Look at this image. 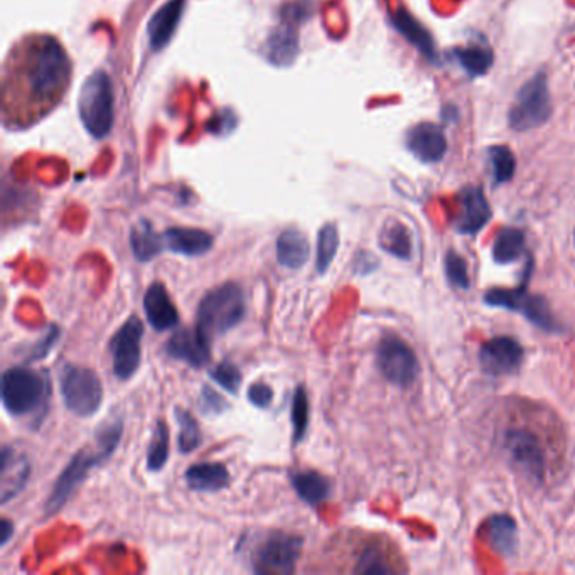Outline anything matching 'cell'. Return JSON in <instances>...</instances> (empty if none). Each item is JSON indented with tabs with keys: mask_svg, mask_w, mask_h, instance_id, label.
I'll use <instances>...</instances> for the list:
<instances>
[{
	"mask_svg": "<svg viewBox=\"0 0 575 575\" xmlns=\"http://www.w3.org/2000/svg\"><path fill=\"white\" fill-rule=\"evenodd\" d=\"M70 80V58L56 39L31 36L17 44L4 81L6 120L33 124L60 103Z\"/></svg>",
	"mask_w": 575,
	"mask_h": 575,
	"instance_id": "6da1fadb",
	"label": "cell"
},
{
	"mask_svg": "<svg viewBox=\"0 0 575 575\" xmlns=\"http://www.w3.org/2000/svg\"><path fill=\"white\" fill-rule=\"evenodd\" d=\"M122 434H124V419L119 415L98 425L93 437L95 442L76 452L75 456L71 457L70 463L66 464L60 478L56 479L44 505L46 515L58 513L78 490V486L88 478V474L103 463H107L113 452L117 451L122 441Z\"/></svg>",
	"mask_w": 575,
	"mask_h": 575,
	"instance_id": "7a4b0ae2",
	"label": "cell"
},
{
	"mask_svg": "<svg viewBox=\"0 0 575 575\" xmlns=\"http://www.w3.org/2000/svg\"><path fill=\"white\" fill-rule=\"evenodd\" d=\"M247 312L243 289L237 282H225L211 289L201 302L196 314V329L213 344L216 338L237 328Z\"/></svg>",
	"mask_w": 575,
	"mask_h": 575,
	"instance_id": "3957f363",
	"label": "cell"
},
{
	"mask_svg": "<svg viewBox=\"0 0 575 575\" xmlns=\"http://www.w3.org/2000/svg\"><path fill=\"white\" fill-rule=\"evenodd\" d=\"M49 398L46 373L14 366L2 375V404L12 417H24L41 409Z\"/></svg>",
	"mask_w": 575,
	"mask_h": 575,
	"instance_id": "277c9868",
	"label": "cell"
},
{
	"mask_svg": "<svg viewBox=\"0 0 575 575\" xmlns=\"http://www.w3.org/2000/svg\"><path fill=\"white\" fill-rule=\"evenodd\" d=\"M304 540L291 533L270 530L257 538L250 550V567L255 574L287 575L296 570Z\"/></svg>",
	"mask_w": 575,
	"mask_h": 575,
	"instance_id": "5b68a950",
	"label": "cell"
},
{
	"mask_svg": "<svg viewBox=\"0 0 575 575\" xmlns=\"http://www.w3.org/2000/svg\"><path fill=\"white\" fill-rule=\"evenodd\" d=\"M115 98L112 81L107 73L95 71L86 78L78 98L80 119L88 134L103 139L110 134L115 119Z\"/></svg>",
	"mask_w": 575,
	"mask_h": 575,
	"instance_id": "8992f818",
	"label": "cell"
},
{
	"mask_svg": "<svg viewBox=\"0 0 575 575\" xmlns=\"http://www.w3.org/2000/svg\"><path fill=\"white\" fill-rule=\"evenodd\" d=\"M60 392L66 409L78 417H92L103 404L102 380L97 371L66 363L60 371Z\"/></svg>",
	"mask_w": 575,
	"mask_h": 575,
	"instance_id": "52a82bcc",
	"label": "cell"
},
{
	"mask_svg": "<svg viewBox=\"0 0 575 575\" xmlns=\"http://www.w3.org/2000/svg\"><path fill=\"white\" fill-rule=\"evenodd\" d=\"M552 115L549 81L543 73L533 76L516 95L510 110L511 129L518 132L537 129Z\"/></svg>",
	"mask_w": 575,
	"mask_h": 575,
	"instance_id": "ba28073f",
	"label": "cell"
},
{
	"mask_svg": "<svg viewBox=\"0 0 575 575\" xmlns=\"http://www.w3.org/2000/svg\"><path fill=\"white\" fill-rule=\"evenodd\" d=\"M144 324L137 316L127 319L113 334L108 350L112 353L113 373L119 380H130L139 371L142 360Z\"/></svg>",
	"mask_w": 575,
	"mask_h": 575,
	"instance_id": "9c48e42d",
	"label": "cell"
},
{
	"mask_svg": "<svg viewBox=\"0 0 575 575\" xmlns=\"http://www.w3.org/2000/svg\"><path fill=\"white\" fill-rule=\"evenodd\" d=\"M383 377L397 387L407 388L419 377V361L409 344L397 336H385L377 351Z\"/></svg>",
	"mask_w": 575,
	"mask_h": 575,
	"instance_id": "30bf717a",
	"label": "cell"
},
{
	"mask_svg": "<svg viewBox=\"0 0 575 575\" xmlns=\"http://www.w3.org/2000/svg\"><path fill=\"white\" fill-rule=\"evenodd\" d=\"M505 449L516 468L520 469L528 479L542 483L547 468V457L537 434L523 427L506 430Z\"/></svg>",
	"mask_w": 575,
	"mask_h": 575,
	"instance_id": "8fae6325",
	"label": "cell"
},
{
	"mask_svg": "<svg viewBox=\"0 0 575 575\" xmlns=\"http://www.w3.org/2000/svg\"><path fill=\"white\" fill-rule=\"evenodd\" d=\"M484 301L493 307H505L511 311L522 312L528 321L537 324L538 328H542L543 331H557L559 329L554 316L550 314L547 302L543 301L542 297L528 296L525 289H513V291L493 289L486 294Z\"/></svg>",
	"mask_w": 575,
	"mask_h": 575,
	"instance_id": "7c38bea8",
	"label": "cell"
},
{
	"mask_svg": "<svg viewBox=\"0 0 575 575\" xmlns=\"http://www.w3.org/2000/svg\"><path fill=\"white\" fill-rule=\"evenodd\" d=\"M522 360V344L513 338H508V336L491 339L479 351L481 366L490 375L513 373L520 368Z\"/></svg>",
	"mask_w": 575,
	"mask_h": 575,
	"instance_id": "4fadbf2b",
	"label": "cell"
},
{
	"mask_svg": "<svg viewBox=\"0 0 575 575\" xmlns=\"http://www.w3.org/2000/svg\"><path fill=\"white\" fill-rule=\"evenodd\" d=\"M166 353L193 368H203L211 358V343L199 334L198 329L181 328L167 341Z\"/></svg>",
	"mask_w": 575,
	"mask_h": 575,
	"instance_id": "5bb4252c",
	"label": "cell"
},
{
	"mask_svg": "<svg viewBox=\"0 0 575 575\" xmlns=\"http://www.w3.org/2000/svg\"><path fill=\"white\" fill-rule=\"evenodd\" d=\"M0 503L7 505L14 500L24 488L31 474V464L24 454L17 452L14 447L4 446L2 449V463H0Z\"/></svg>",
	"mask_w": 575,
	"mask_h": 575,
	"instance_id": "9a60e30c",
	"label": "cell"
},
{
	"mask_svg": "<svg viewBox=\"0 0 575 575\" xmlns=\"http://www.w3.org/2000/svg\"><path fill=\"white\" fill-rule=\"evenodd\" d=\"M491 210L483 189L468 186L459 194V211H457V232L476 235L490 221Z\"/></svg>",
	"mask_w": 575,
	"mask_h": 575,
	"instance_id": "2e32d148",
	"label": "cell"
},
{
	"mask_svg": "<svg viewBox=\"0 0 575 575\" xmlns=\"http://www.w3.org/2000/svg\"><path fill=\"white\" fill-rule=\"evenodd\" d=\"M144 311L146 318L156 331H169L179 323V312L172 302L166 285L162 282H152L144 296Z\"/></svg>",
	"mask_w": 575,
	"mask_h": 575,
	"instance_id": "e0dca14e",
	"label": "cell"
},
{
	"mask_svg": "<svg viewBox=\"0 0 575 575\" xmlns=\"http://www.w3.org/2000/svg\"><path fill=\"white\" fill-rule=\"evenodd\" d=\"M410 152L422 162H439L446 156L447 140L441 127L436 124H419L407 135Z\"/></svg>",
	"mask_w": 575,
	"mask_h": 575,
	"instance_id": "ac0fdd59",
	"label": "cell"
},
{
	"mask_svg": "<svg viewBox=\"0 0 575 575\" xmlns=\"http://www.w3.org/2000/svg\"><path fill=\"white\" fill-rule=\"evenodd\" d=\"M184 7H186V0H169L152 16L147 26V36L154 51H161L171 43L183 17Z\"/></svg>",
	"mask_w": 575,
	"mask_h": 575,
	"instance_id": "d6986e66",
	"label": "cell"
},
{
	"mask_svg": "<svg viewBox=\"0 0 575 575\" xmlns=\"http://www.w3.org/2000/svg\"><path fill=\"white\" fill-rule=\"evenodd\" d=\"M299 53V34L296 24L282 19L265 43V56L275 66H289Z\"/></svg>",
	"mask_w": 575,
	"mask_h": 575,
	"instance_id": "ffe728a7",
	"label": "cell"
},
{
	"mask_svg": "<svg viewBox=\"0 0 575 575\" xmlns=\"http://www.w3.org/2000/svg\"><path fill=\"white\" fill-rule=\"evenodd\" d=\"M164 243L172 253L186 255V257H199L210 252L215 245V238L205 230L199 228H169L164 233Z\"/></svg>",
	"mask_w": 575,
	"mask_h": 575,
	"instance_id": "44dd1931",
	"label": "cell"
},
{
	"mask_svg": "<svg viewBox=\"0 0 575 575\" xmlns=\"http://www.w3.org/2000/svg\"><path fill=\"white\" fill-rule=\"evenodd\" d=\"M184 479L193 491L216 493V491L225 490L230 486L232 476H230V471L226 469L225 464L198 463L188 468V471L184 473Z\"/></svg>",
	"mask_w": 575,
	"mask_h": 575,
	"instance_id": "7402d4cb",
	"label": "cell"
},
{
	"mask_svg": "<svg viewBox=\"0 0 575 575\" xmlns=\"http://www.w3.org/2000/svg\"><path fill=\"white\" fill-rule=\"evenodd\" d=\"M311 257V245L297 228H287L277 238V262L285 269H302Z\"/></svg>",
	"mask_w": 575,
	"mask_h": 575,
	"instance_id": "603a6c76",
	"label": "cell"
},
{
	"mask_svg": "<svg viewBox=\"0 0 575 575\" xmlns=\"http://www.w3.org/2000/svg\"><path fill=\"white\" fill-rule=\"evenodd\" d=\"M291 484L297 496L309 506H319L329 500L333 486L318 471H297L292 474Z\"/></svg>",
	"mask_w": 575,
	"mask_h": 575,
	"instance_id": "cb8c5ba5",
	"label": "cell"
},
{
	"mask_svg": "<svg viewBox=\"0 0 575 575\" xmlns=\"http://www.w3.org/2000/svg\"><path fill=\"white\" fill-rule=\"evenodd\" d=\"M164 237L154 230V226L146 220H140L132 226L130 232V247L139 262H151L162 252Z\"/></svg>",
	"mask_w": 575,
	"mask_h": 575,
	"instance_id": "d4e9b609",
	"label": "cell"
},
{
	"mask_svg": "<svg viewBox=\"0 0 575 575\" xmlns=\"http://www.w3.org/2000/svg\"><path fill=\"white\" fill-rule=\"evenodd\" d=\"M392 19L398 33L402 34L405 39H409L410 44H414L415 48H419L427 58L436 56L434 39L425 31V27L422 24H419L414 17L410 16L409 12H395Z\"/></svg>",
	"mask_w": 575,
	"mask_h": 575,
	"instance_id": "484cf974",
	"label": "cell"
},
{
	"mask_svg": "<svg viewBox=\"0 0 575 575\" xmlns=\"http://www.w3.org/2000/svg\"><path fill=\"white\" fill-rule=\"evenodd\" d=\"M353 570L356 574H393L397 572L398 564L383 545L371 543L361 550Z\"/></svg>",
	"mask_w": 575,
	"mask_h": 575,
	"instance_id": "4316f807",
	"label": "cell"
},
{
	"mask_svg": "<svg viewBox=\"0 0 575 575\" xmlns=\"http://www.w3.org/2000/svg\"><path fill=\"white\" fill-rule=\"evenodd\" d=\"M486 535L490 540L491 547L501 555H511L515 552L516 543V525L510 516L495 515L486 523Z\"/></svg>",
	"mask_w": 575,
	"mask_h": 575,
	"instance_id": "83f0119b",
	"label": "cell"
},
{
	"mask_svg": "<svg viewBox=\"0 0 575 575\" xmlns=\"http://www.w3.org/2000/svg\"><path fill=\"white\" fill-rule=\"evenodd\" d=\"M525 250V235L518 228H506L496 238L493 258L496 264H511L522 257Z\"/></svg>",
	"mask_w": 575,
	"mask_h": 575,
	"instance_id": "f1b7e54d",
	"label": "cell"
},
{
	"mask_svg": "<svg viewBox=\"0 0 575 575\" xmlns=\"http://www.w3.org/2000/svg\"><path fill=\"white\" fill-rule=\"evenodd\" d=\"M169 449H171L169 427L164 420H157L156 429L152 432L151 444L147 449V469L152 473L164 469L169 459Z\"/></svg>",
	"mask_w": 575,
	"mask_h": 575,
	"instance_id": "f546056e",
	"label": "cell"
},
{
	"mask_svg": "<svg viewBox=\"0 0 575 575\" xmlns=\"http://www.w3.org/2000/svg\"><path fill=\"white\" fill-rule=\"evenodd\" d=\"M174 417L179 425L178 449L181 454L196 451L203 444V434L199 429L198 420L186 409L176 407Z\"/></svg>",
	"mask_w": 575,
	"mask_h": 575,
	"instance_id": "4dcf8cb0",
	"label": "cell"
},
{
	"mask_svg": "<svg viewBox=\"0 0 575 575\" xmlns=\"http://www.w3.org/2000/svg\"><path fill=\"white\" fill-rule=\"evenodd\" d=\"M456 54L459 65L463 66L464 70L468 71L471 76L484 75L486 71L490 70L493 65V51L486 48L483 44H471L466 48L456 49Z\"/></svg>",
	"mask_w": 575,
	"mask_h": 575,
	"instance_id": "1f68e13d",
	"label": "cell"
},
{
	"mask_svg": "<svg viewBox=\"0 0 575 575\" xmlns=\"http://www.w3.org/2000/svg\"><path fill=\"white\" fill-rule=\"evenodd\" d=\"M380 247L390 255L409 260L410 253H412L409 230L402 223H392V225L385 226L382 235H380Z\"/></svg>",
	"mask_w": 575,
	"mask_h": 575,
	"instance_id": "d6a6232c",
	"label": "cell"
},
{
	"mask_svg": "<svg viewBox=\"0 0 575 575\" xmlns=\"http://www.w3.org/2000/svg\"><path fill=\"white\" fill-rule=\"evenodd\" d=\"M339 232L338 226L333 223L324 225L319 230L318 235V253H316V270L319 275L328 272L329 265L333 264L334 257L338 253Z\"/></svg>",
	"mask_w": 575,
	"mask_h": 575,
	"instance_id": "836d02e7",
	"label": "cell"
},
{
	"mask_svg": "<svg viewBox=\"0 0 575 575\" xmlns=\"http://www.w3.org/2000/svg\"><path fill=\"white\" fill-rule=\"evenodd\" d=\"M309 397H307L306 388L299 385L292 397L291 420L292 429H294V442L301 444L307 436L309 429Z\"/></svg>",
	"mask_w": 575,
	"mask_h": 575,
	"instance_id": "e575fe53",
	"label": "cell"
},
{
	"mask_svg": "<svg viewBox=\"0 0 575 575\" xmlns=\"http://www.w3.org/2000/svg\"><path fill=\"white\" fill-rule=\"evenodd\" d=\"M490 164L496 184L508 183L515 174L516 161L513 152L508 147H491Z\"/></svg>",
	"mask_w": 575,
	"mask_h": 575,
	"instance_id": "d590c367",
	"label": "cell"
},
{
	"mask_svg": "<svg viewBox=\"0 0 575 575\" xmlns=\"http://www.w3.org/2000/svg\"><path fill=\"white\" fill-rule=\"evenodd\" d=\"M213 382L225 388L226 392L238 393L242 385V371L230 360L221 361L210 371Z\"/></svg>",
	"mask_w": 575,
	"mask_h": 575,
	"instance_id": "8d00e7d4",
	"label": "cell"
},
{
	"mask_svg": "<svg viewBox=\"0 0 575 575\" xmlns=\"http://www.w3.org/2000/svg\"><path fill=\"white\" fill-rule=\"evenodd\" d=\"M446 272L451 284L456 285L457 289H469L468 264L461 255L456 252L447 253Z\"/></svg>",
	"mask_w": 575,
	"mask_h": 575,
	"instance_id": "74e56055",
	"label": "cell"
},
{
	"mask_svg": "<svg viewBox=\"0 0 575 575\" xmlns=\"http://www.w3.org/2000/svg\"><path fill=\"white\" fill-rule=\"evenodd\" d=\"M198 409L205 415H220L230 409V404L210 385H203L199 393Z\"/></svg>",
	"mask_w": 575,
	"mask_h": 575,
	"instance_id": "f35d334b",
	"label": "cell"
},
{
	"mask_svg": "<svg viewBox=\"0 0 575 575\" xmlns=\"http://www.w3.org/2000/svg\"><path fill=\"white\" fill-rule=\"evenodd\" d=\"M61 336V329L58 326H51L48 333L44 334L43 338L39 339L38 343L34 344L33 350L29 353V361L44 360L46 356L54 350V346L58 343Z\"/></svg>",
	"mask_w": 575,
	"mask_h": 575,
	"instance_id": "ab89813d",
	"label": "cell"
},
{
	"mask_svg": "<svg viewBox=\"0 0 575 575\" xmlns=\"http://www.w3.org/2000/svg\"><path fill=\"white\" fill-rule=\"evenodd\" d=\"M250 404L255 405L258 409H269L274 402V390L267 383H252L247 392Z\"/></svg>",
	"mask_w": 575,
	"mask_h": 575,
	"instance_id": "60d3db41",
	"label": "cell"
},
{
	"mask_svg": "<svg viewBox=\"0 0 575 575\" xmlns=\"http://www.w3.org/2000/svg\"><path fill=\"white\" fill-rule=\"evenodd\" d=\"M378 267L377 258L373 257L371 253H358L355 258V272L356 274L366 275L370 274L371 270Z\"/></svg>",
	"mask_w": 575,
	"mask_h": 575,
	"instance_id": "b9f144b4",
	"label": "cell"
},
{
	"mask_svg": "<svg viewBox=\"0 0 575 575\" xmlns=\"http://www.w3.org/2000/svg\"><path fill=\"white\" fill-rule=\"evenodd\" d=\"M12 535H14V523L4 518V520L0 522V547H6Z\"/></svg>",
	"mask_w": 575,
	"mask_h": 575,
	"instance_id": "7bdbcfd3",
	"label": "cell"
}]
</instances>
